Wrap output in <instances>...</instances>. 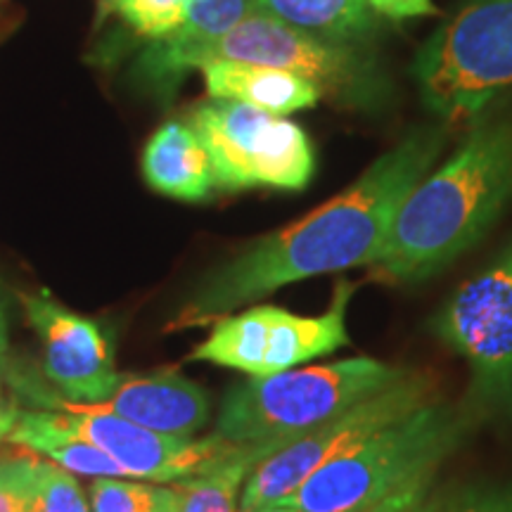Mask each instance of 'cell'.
I'll return each mask as SVG.
<instances>
[{
	"label": "cell",
	"instance_id": "1",
	"mask_svg": "<svg viewBox=\"0 0 512 512\" xmlns=\"http://www.w3.org/2000/svg\"><path fill=\"white\" fill-rule=\"evenodd\" d=\"M444 143L441 128H415L351 188L214 268L166 330L202 328L285 285L373 264L403 200L430 174Z\"/></svg>",
	"mask_w": 512,
	"mask_h": 512
},
{
	"label": "cell",
	"instance_id": "2",
	"mask_svg": "<svg viewBox=\"0 0 512 512\" xmlns=\"http://www.w3.org/2000/svg\"><path fill=\"white\" fill-rule=\"evenodd\" d=\"M512 197V119H484L401 204L370 278L420 283L489 233Z\"/></svg>",
	"mask_w": 512,
	"mask_h": 512
},
{
	"label": "cell",
	"instance_id": "3",
	"mask_svg": "<svg viewBox=\"0 0 512 512\" xmlns=\"http://www.w3.org/2000/svg\"><path fill=\"white\" fill-rule=\"evenodd\" d=\"M477 415L434 399L332 460L278 505L297 512H356L434 482L441 463L475 430Z\"/></svg>",
	"mask_w": 512,
	"mask_h": 512
},
{
	"label": "cell",
	"instance_id": "4",
	"mask_svg": "<svg viewBox=\"0 0 512 512\" xmlns=\"http://www.w3.org/2000/svg\"><path fill=\"white\" fill-rule=\"evenodd\" d=\"M408 370L370 356L292 368L235 384L221 403L216 437L254 448L256 463L320 422L380 392Z\"/></svg>",
	"mask_w": 512,
	"mask_h": 512
},
{
	"label": "cell",
	"instance_id": "5",
	"mask_svg": "<svg viewBox=\"0 0 512 512\" xmlns=\"http://www.w3.org/2000/svg\"><path fill=\"white\" fill-rule=\"evenodd\" d=\"M422 102L446 121L475 119L512 93V0H470L413 62Z\"/></svg>",
	"mask_w": 512,
	"mask_h": 512
},
{
	"label": "cell",
	"instance_id": "6",
	"mask_svg": "<svg viewBox=\"0 0 512 512\" xmlns=\"http://www.w3.org/2000/svg\"><path fill=\"white\" fill-rule=\"evenodd\" d=\"M437 399V380L420 370H408L356 406L320 422L283 448L256 463L242 486L238 512H261L278 505L302 486L313 472L347 456L375 434Z\"/></svg>",
	"mask_w": 512,
	"mask_h": 512
},
{
	"label": "cell",
	"instance_id": "7",
	"mask_svg": "<svg viewBox=\"0 0 512 512\" xmlns=\"http://www.w3.org/2000/svg\"><path fill=\"white\" fill-rule=\"evenodd\" d=\"M432 330L470 366L465 406L512 420V242L448 299Z\"/></svg>",
	"mask_w": 512,
	"mask_h": 512
},
{
	"label": "cell",
	"instance_id": "8",
	"mask_svg": "<svg viewBox=\"0 0 512 512\" xmlns=\"http://www.w3.org/2000/svg\"><path fill=\"white\" fill-rule=\"evenodd\" d=\"M190 124L207 147L223 190H302L316 171V155L302 126L245 102H200Z\"/></svg>",
	"mask_w": 512,
	"mask_h": 512
},
{
	"label": "cell",
	"instance_id": "9",
	"mask_svg": "<svg viewBox=\"0 0 512 512\" xmlns=\"http://www.w3.org/2000/svg\"><path fill=\"white\" fill-rule=\"evenodd\" d=\"M356 285L337 280L328 311L299 316L261 304L216 320L209 337L192 349L190 361L214 363L252 377H271L313 358L347 347V309Z\"/></svg>",
	"mask_w": 512,
	"mask_h": 512
},
{
	"label": "cell",
	"instance_id": "10",
	"mask_svg": "<svg viewBox=\"0 0 512 512\" xmlns=\"http://www.w3.org/2000/svg\"><path fill=\"white\" fill-rule=\"evenodd\" d=\"M214 60L283 69L316 83L320 95L330 93L356 105H366L382 93L380 74L361 48L318 41L261 12H249L238 27L204 50L200 69Z\"/></svg>",
	"mask_w": 512,
	"mask_h": 512
},
{
	"label": "cell",
	"instance_id": "11",
	"mask_svg": "<svg viewBox=\"0 0 512 512\" xmlns=\"http://www.w3.org/2000/svg\"><path fill=\"white\" fill-rule=\"evenodd\" d=\"M62 413L83 439L98 446L121 467L124 477L185 482L240 456H252L256 465L254 448L230 444L216 434L207 439H183L152 432L112 413L79 411V408Z\"/></svg>",
	"mask_w": 512,
	"mask_h": 512
},
{
	"label": "cell",
	"instance_id": "12",
	"mask_svg": "<svg viewBox=\"0 0 512 512\" xmlns=\"http://www.w3.org/2000/svg\"><path fill=\"white\" fill-rule=\"evenodd\" d=\"M19 302L43 342V373L67 401L93 406L117 392L126 375L114 368L110 339L100 323L67 309L48 290L19 292Z\"/></svg>",
	"mask_w": 512,
	"mask_h": 512
},
{
	"label": "cell",
	"instance_id": "13",
	"mask_svg": "<svg viewBox=\"0 0 512 512\" xmlns=\"http://www.w3.org/2000/svg\"><path fill=\"white\" fill-rule=\"evenodd\" d=\"M43 406L60 408V411L79 408V411L112 413L152 432L183 439L195 437L209 422L211 411L207 389L188 380L174 368L140 377H124L117 392L105 403L81 406V403L57 399L50 394L43 401Z\"/></svg>",
	"mask_w": 512,
	"mask_h": 512
},
{
	"label": "cell",
	"instance_id": "14",
	"mask_svg": "<svg viewBox=\"0 0 512 512\" xmlns=\"http://www.w3.org/2000/svg\"><path fill=\"white\" fill-rule=\"evenodd\" d=\"M252 12V0H188L181 24L157 38L138 60V74L147 83L169 91L188 69H200L204 50Z\"/></svg>",
	"mask_w": 512,
	"mask_h": 512
},
{
	"label": "cell",
	"instance_id": "15",
	"mask_svg": "<svg viewBox=\"0 0 512 512\" xmlns=\"http://www.w3.org/2000/svg\"><path fill=\"white\" fill-rule=\"evenodd\" d=\"M143 176L152 190L183 202H202L216 188L214 164L190 121L171 119L145 145Z\"/></svg>",
	"mask_w": 512,
	"mask_h": 512
},
{
	"label": "cell",
	"instance_id": "16",
	"mask_svg": "<svg viewBox=\"0 0 512 512\" xmlns=\"http://www.w3.org/2000/svg\"><path fill=\"white\" fill-rule=\"evenodd\" d=\"M207 93L214 100L245 102L256 110L275 117L309 110L320 98L316 83L283 69L259 67V64L214 60L200 69Z\"/></svg>",
	"mask_w": 512,
	"mask_h": 512
},
{
	"label": "cell",
	"instance_id": "17",
	"mask_svg": "<svg viewBox=\"0 0 512 512\" xmlns=\"http://www.w3.org/2000/svg\"><path fill=\"white\" fill-rule=\"evenodd\" d=\"M15 446L46 456L62 470L86 477H124L121 467L98 446L83 439L64 413H22L10 434Z\"/></svg>",
	"mask_w": 512,
	"mask_h": 512
},
{
	"label": "cell",
	"instance_id": "18",
	"mask_svg": "<svg viewBox=\"0 0 512 512\" xmlns=\"http://www.w3.org/2000/svg\"><path fill=\"white\" fill-rule=\"evenodd\" d=\"M252 12L337 46H361L375 29L368 0H252Z\"/></svg>",
	"mask_w": 512,
	"mask_h": 512
},
{
	"label": "cell",
	"instance_id": "19",
	"mask_svg": "<svg viewBox=\"0 0 512 512\" xmlns=\"http://www.w3.org/2000/svg\"><path fill=\"white\" fill-rule=\"evenodd\" d=\"M252 467V456H240L216 470L178 482L183 494L181 512H238L242 486Z\"/></svg>",
	"mask_w": 512,
	"mask_h": 512
},
{
	"label": "cell",
	"instance_id": "20",
	"mask_svg": "<svg viewBox=\"0 0 512 512\" xmlns=\"http://www.w3.org/2000/svg\"><path fill=\"white\" fill-rule=\"evenodd\" d=\"M181 489L98 477L91 486V512H181Z\"/></svg>",
	"mask_w": 512,
	"mask_h": 512
},
{
	"label": "cell",
	"instance_id": "21",
	"mask_svg": "<svg viewBox=\"0 0 512 512\" xmlns=\"http://www.w3.org/2000/svg\"><path fill=\"white\" fill-rule=\"evenodd\" d=\"M24 512H91V505L72 472L41 460Z\"/></svg>",
	"mask_w": 512,
	"mask_h": 512
},
{
	"label": "cell",
	"instance_id": "22",
	"mask_svg": "<svg viewBox=\"0 0 512 512\" xmlns=\"http://www.w3.org/2000/svg\"><path fill=\"white\" fill-rule=\"evenodd\" d=\"M185 5L188 0H119L117 12L131 31L157 41L181 24Z\"/></svg>",
	"mask_w": 512,
	"mask_h": 512
},
{
	"label": "cell",
	"instance_id": "23",
	"mask_svg": "<svg viewBox=\"0 0 512 512\" xmlns=\"http://www.w3.org/2000/svg\"><path fill=\"white\" fill-rule=\"evenodd\" d=\"M413 512H512V491L460 489L425 498Z\"/></svg>",
	"mask_w": 512,
	"mask_h": 512
},
{
	"label": "cell",
	"instance_id": "24",
	"mask_svg": "<svg viewBox=\"0 0 512 512\" xmlns=\"http://www.w3.org/2000/svg\"><path fill=\"white\" fill-rule=\"evenodd\" d=\"M41 460L31 456L0 458V512H24Z\"/></svg>",
	"mask_w": 512,
	"mask_h": 512
},
{
	"label": "cell",
	"instance_id": "25",
	"mask_svg": "<svg viewBox=\"0 0 512 512\" xmlns=\"http://www.w3.org/2000/svg\"><path fill=\"white\" fill-rule=\"evenodd\" d=\"M430 486H432V482L411 486V489H406V491H401V494L387 498L384 503H377V505H373V508L356 510V512H413L422 501H425L427 494H430ZM261 512H297V510L283 508V505H271V508H266Z\"/></svg>",
	"mask_w": 512,
	"mask_h": 512
},
{
	"label": "cell",
	"instance_id": "26",
	"mask_svg": "<svg viewBox=\"0 0 512 512\" xmlns=\"http://www.w3.org/2000/svg\"><path fill=\"white\" fill-rule=\"evenodd\" d=\"M368 5L389 19H411L439 15L432 0H368Z\"/></svg>",
	"mask_w": 512,
	"mask_h": 512
},
{
	"label": "cell",
	"instance_id": "27",
	"mask_svg": "<svg viewBox=\"0 0 512 512\" xmlns=\"http://www.w3.org/2000/svg\"><path fill=\"white\" fill-rule=\"evenodd\" d=\"M10 335H8V313H5V304L0 299V370H10Z\"/></svg>",
	"mask_w": 512,
	"mask_h": 512
},
{
	"label": "cell",
	"instance_id": "28",
	"mask_svg": "<svg viewBox=\"0 0 512 512\" xmlns=\"http://www.w3.org/2000/svg\"><path fill=\"white\" fill-rule=\"evenodd\" d=\"M19 415H22V411H19L17 406H12V403L0 406V444H3L5 439H10L12 430H15V425L19 422Z\"/></svg>",
	"mask_w": 512,
	"mask_h": 512
},
{
	"label": "cell",
	"instance_id": "29",
	"mask_svg": "<svg viewBox=\"0 0 512 512\" xmlns=\"http://www.w3.org/2000/svg\"><path fill=\"white\" fill-rule=\"evenodd\" d=\"M119 0H100V15H107V12L117 10Z\"/></svg>",
	"mask_w": 512,
	"mask_h": 512
}]
</instances>
